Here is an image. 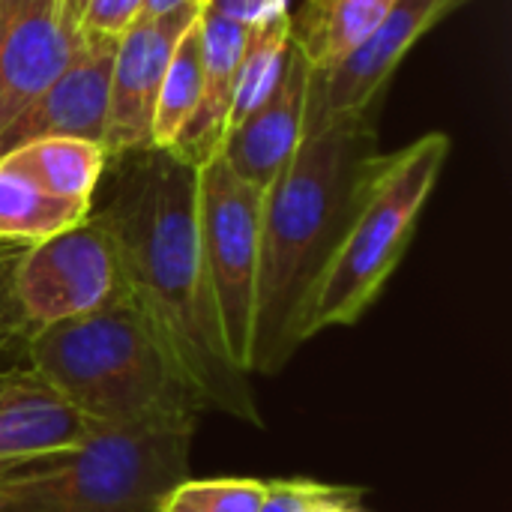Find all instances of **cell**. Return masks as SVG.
<instances>
[{
    "instance_id": "6da1fadb",
    "label": "cell",
    "mask_w": 512,
    "mask_h": 512,
    "mask_svg": "<svg viewBox=\"0 0 512 512\" xmlns=\"http://www.w3.org/2000/svg\"><path fill=\"white\" fill-rule=\"evenodd\" d=\"M105 204L96 213L123 258L132 300L153 321L174 369L201 411L264 426L252 375L225 351L198 237V168L147 147L105 162Z\"/></svg>"
},
{
    "instance_id": "7a4b0ae2",
    "label": "cell",
    "mask_w": 512,
    "mask_h": 512,
    "mask_svg": "<svg viewBox=\"0 0 512 512\" xmlns=\"http://www.w3.org/2000/svg\"><path fill=\"white\" fill-rule=\"evenodd\" d=\"M381 159L369 114L303 135L264 192L249 375H279L300 351L297 318Z\"/></svg>"
},
{
    "instance_id": "3957f363",
    "label": "cell",
    "mask_w": 512,
    "mask_h": 512,
    "mask_svg": "<svg viewBox=\"0 0 512 512\" xmlns=\"http://www.w3.org/2000/svg\"><path fill=\"white\" fill-rule=\"evenodd\" d=\"M24 369L90 426L201 414L162 336L132 297L39 330L24 345Z\"/></svg>"
},
{
    "instance_id": "277c9868",
    "label": "cell",
    "mask_w": 512,
    "mask_h": 512,
    "mask_svg": "<svg viewBox=\"0 0 512 512\" xmlns=\"http://www.w3.org/2000/svg\"><path fill=\"white\" fill-rule=\"evenodd\" d=\"M201 414L93 426L75 447L0 465V512H159L189 480Z\"/></svg>"
},
{
    "instance_id": "5b68a950",
    "label": "cell",
    "mask_w": 512,
    "mask_h": 512,
    "mask_svg": "<svg viewBox=\"0 0 512 512\" xmlns=\"http://www.w3.org/2000/svg\"><path fill=\"white\" fill-rule=\"evenodd\" d=\"M447 132H426L396 153H381L366 192L297 318V342L333 327H354L405 258L417 219L450 156Z\"/></svg>"
},
{
    "instance_id": "8992f818",
    "label": "cell",
    "mask_w": 512,
    "mask_h": 512,
    "mask_svg": "<svg viewBox=\"0 0 512 512\" xmlns=\"http://www.w3.org/2000/svg\"><path fill=\"white\" fill-rule=\"evenodd\" d=\"M264 189L240 180L222 156L198 168V237L228 357L249 375Z\"/></svg>"
},
{
    "instance_id": "52a82bcc",
    "label": "cell",
    "mask_w": 512,
    "mask_h": 512,
    "mask_svg": "<svg viewBox=\"0 0 512 512\" xmlns=\"http://www.w3.org/2000/svg\"><path fill=\"white\" fill-rule=\"evenodd\" d=\"M456 3L459 0H396L390 15L357 48L327 69H312L303 135L318 132L342 117L363 114L399 69L405 54L417 45V39H423V33Z\"/></svg>"
},
{
    "instance_id": "ba28073f",
    "label": "cell",
    "mask_w": 512,
    "mask_h": 512,
    "mask_svg": "<svg viewBox=\"0 0 512 512\" xmlns=\"http://www.w3.org/2000/svg\"><path fill=\"white\" fill-rule=\"evenodd\" d=\"M201 3L168 9L150 21L132 24L114 51L108 117H105V156L135 153L153 147V111L168 60L180 36L201 18Z\"/></svg>"
},
{
    "instance_id": "9c48e42d",
    "label": "cell",
    "mask_w": 512,
    "mask_h": 512,
    "mask_svg": "<svg viewBox=\"0 0 512 512\" xmlns=\"http://www.w3.org/2000/svg\"><path fill=\"white\" fill-rule=\"evenodd\" d=\"M114 51V36L78 33L60 75L0 132V156L33 138L51 135L102 144Z\"/></svg>"
},
{
    "instance_id": "30bf717a",
    "label": "cell",
    "mask_w": 512,
    "mask_h": 512,
    "mask_svg": "<svg viewBox=\"0 0 512 512\" xmlns=\"http://www.w3.org/2000/svg\"><path fill=\"white\" fill-rule=\"evenodd\" d=\"M309 75L312 63L294 36L276 87L240 126L228 132L219 153L240 180L267 192L273 180L285 171L288 159L303 141Z\"/></svg>"
},
{
    "instance_id": "8fae6325",
    "label": "cell",
    "mask_w": 512,
    "mask_h": 512,
    "mask_svg": "<svg viewBox=\"0 0 512 512\" xmlns=\"http://www.w3.org/2000/svg\"><path fill=\"white\" fill-rule=\"evenodd\" d=\"M72 42L60 0H0V132L60 75Z\"/></svg>"
},
{
    "instance_id": "7c38bea8",
    "label": "cell",
    "mask_w": 512,
    "mask_h": 512,
    "mask_svg": "<svg viewBox=\"0 0 512 512\" xmlns=\"http://www.w3.org/2000/svg\"><path fill=\"white\" fill-rule=\"evenodd\" d=\"M252 27L228 21L222 15L201 9V39H204V81L198 93V105L183 123L171 153L186 159L189 165L201 168L222 153L228 138L234 96H237V75L240 57L246 48Z\"/></svg>"
},
{
    "instance_id": "4fadbf2b",
    "label": "cell",
    "mask_w": 512,
    "mask_h": 512,
    "mask_svg": "<svg viewBox=\"0 0 512 512\" xmlns=\"http://www.w3.org/2000/svg\"><path fill=\"white\" fill-rule=\"evenodd\" d=\"M90 432L93 426L27 369L0 390V465L75 447Z\"/></svg>"
},
{
    "instance_id": "5bb4252c",
    "label": "cell",
    "mask_w": 512,
    "mask_h": 512,
    "mask_svg": "<svg viewBox=\"0 0 512 512\" xmlns=\"http://www.w3.org/2000/svg\"><path fill=\"white\" fill-rule=\"evenodd\" d=\"M105 162L108 156L102 144L69 138V135L33 138L0 156L3 168L33 180L39 189L66 201L90 204V207H93Z\"/></svg>"
},
{
    "instance_id": "9a60e30c",
    "label": "cell",
    "mask_w": 512,
    "mask_h": 512,
    "mask_svg": "<svg viewBox=\"0 0 512 512\" xmlns=\"http://www.w3.org/2000/svg\"><path fill=\"white\" fill-rule=\"evenodd\" d=\"M90 216V204L57 198L0 165V246H36Z\"/></svg>"
},
{
    "instance_id": "2e32d148",
    "label": "cell",
    "mask_w": 512,
    "mask_h": 512,
    "mask_svg": "<svg viewBox=\"0 0 512 512\" xmlns=\"http://www.w3.org/2000/svg\"><path fill=\"white\" fill-rule=\"evenodd\" d=\"M396 6V0H324L306 9L303 27H294L312 69H327L357 48Z\"/></svg>"
},
{
    "instance_id": "e0dca14e",
    "label": "cell",
    "mask_w": 512,
    "mask_h": 512,
    "mask_svg": "<svg viewBox=\"0 0 512 512\" xmlns=\"http://www.w3.org/2000/svg\"><path fill=\"white\" fill-rule=\"evenodd\" d=\"M204 81V39H201V18L180 36L168 69L162 75L156 111H153V147L171 150L183 123L198 105Z\"/></svg>"
},
{
    "instance_id": "ac0fdd59",
    "label": "cell",
    "mask_w": 512,
    "mask_h": 512,
    "mask_svg": "<svg viewBox=\"0 0 512 512\" xmlns=\"http://www.w3.org/2000/svg\"><path fill=\"white\" fill-rule=\"evenodd\" d=\"M294 39V18L291 12H282L258 27H252L243 57H240V75H237V96H234V111H231V126H240L276 87L288 48ZM225 147V144H222Z\"/></svg>"
},
{
    "instance_id": "d6986e66",
    "label": "cell",
    "mask_w": 512,
    "mask_h": 512,
    "mask_svg": "<svg viewBox=\"0 0 512 512\" xmlns=\"http://www.w3.org/2000/svg\"><path fill=\"white\" fill-rule=\"evenodd\" d=\"M267 480L219 477V480H183L177 483L162 510L168 512H258Z\"/></svg>"
},
{
    "instance_id": "ffe728a7",
    "label": "cell",
    "mask_w": 512,
    "mask_h": 512,
    "mask_svg": "<svg viewBox=\"0 0 512 512\" xmlns=\"http://www.w3.org/2000/svg\"><path fill=\"white\" fill-rule=\"evenodd\" d=\"M363 492L354 486H333L318 480H267L264 501L258 512H318L333 501L360 498Z\"/></svg>"
},
{
    "instance_id": "44dd1931",
    "label": "cell",
    "mask_w": 512,
    "mask_h": 512,
    "mask_svg": "<svg viewBox=\"0 0 512 512\" xmlns=\"http://www.w3.org/2000/svg\"><path fill=\"white\" fill-rule=\"evenodd\" d=\"M141 9L144 0H87L78 18V33L120 39L141 18Z\"/></svg>"
},
{
    "instance_id": "7402d4cb",
    "label": "cell",
    "mask_w": 512,
    "mask_h": 512,
    "mask_svg": "<svg viewBox=\"0 0 512 512\" xmlns=\"http://www.w3.org/2000/svg\"><path fill=\"white\" fill-rule=\"evenodd\" d=\"M204 12L222 15L228 21L258 27L282 12H288V0H204Z\"/></svg>"
},
{
    "instance_id": "603a6c76",
    "label": "cell",
    "mask_w": 512,
    "mask_h": 512,
    "mask_svg": "<svg viewBox=\"0 0 512 512\" xmlns=\"http://www.w3.org/2000/svg\"><path fill=\"white\" fill-rule=\"evenodd\" d=\"M186 3H201V6H204V0H144V9H141V18H138V21H150V18H156V15H162V12L177 9V6H186ZM138 21H135V24H138Z\"/></svg>"
},
{
    "instance_id": "cb8c5ba5",
    "label": "cell",
    "mask_w": 512,
    "mask_h": 512,
    "mask_svg": "<svg viewBox=\"0 0 512 512\" xmlns=\"http://www.w3.org/2000/svg\"><path fill=\"white\" fill-rule=\"evenodd\" d=\"M87 0H60V9H63V27L69 33V39L78 36V18H81V9H84Z\"/></svg>"
},
{
    "instance_id": "d4e9b609",
    "label": "cell",
    "mask_w": 512,
    "mask_h": 512,
    "mask_svg": "<svg viewBox=\"0 0 512 512\" xmlns=\"http://www.w3.org/2000/svg\"><path fill=\"white\" fill-rule=\"evenodd\" d=\"M357 501H360V498H345V501H333V504H327L324 510H318V512H363L360 507H357Z\"/></svg>"
},
{
    "instance_id": "484cf974",
    "label": "cell",
    "mask_w": 512,
    "mask_h": 512,
    "mask_svg": "<svg viewBox=\"0 0 512 512\" xmlns=\"http://www.w3.org/2000/svg\"><path fill=\"white\" fill-rule=\"evenodd\" d=\"M21 369H24V366H21ZM15 372H18L15 366H6V363H0V390H3V387L12 381V375H15Z\"/></svg>"
},
{
    "instance_id": "4316f807",
    "label": "cell",
    "mask_w": 512,
    "mask_h": 512,
    "mask_svg": "<svg viewBox=\"0 0 512 512\" xmlns=\"http://www.w3.org/2000/svg\"><path fill=\"white\" fill-rule=\"evenodd\" d=\"M318 3H324V0H309V3H306V9H315Z\"/></svg>"
},
{
    "instance_id": "83f0119b",
    "label": "cell",
    "mask_w": 512,
    "mask_h": 512,
    "mask_svg": "<svg viewBox=\"0 0 512 512\" xmlns=\"http://www.w3.org/2000/svg\"><path fill=\"white\" fill-rule=\"evenodd\" d=\"M159 512H168V510H159Z\"/></svg>"
}]
</instances>
